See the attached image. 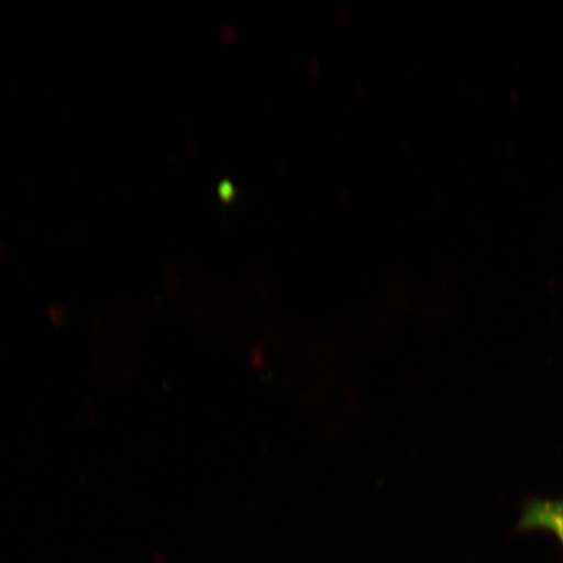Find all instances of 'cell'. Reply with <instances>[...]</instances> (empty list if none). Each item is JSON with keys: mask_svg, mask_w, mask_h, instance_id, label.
I'll return each mask as SVG.
<instances>
[{"mask_svg": "<svg viewBox=\"0 0 563 563\" xmlns=\"http://www.w3.org/2000/svg\"><path fill=\"white\" fill-rule=\"evenodd\" d=\"M520 530H545L555 534L563 547V499L531 501L526 505Z\"/></svg>", "mask_w": 563, "mask_h": 563, "instance_id": "cell-1", "label": "cell"}]
</instances>
